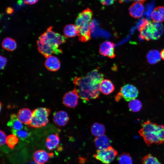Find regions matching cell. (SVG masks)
<instances>
[{
    "label": "cell",
    "instance_id": "obj_1",
    "mask_svg": "<svg viewBox=\"0 0 164 164\" xmlns=\"http://www.w3.org/2000/svg\"><path fill=\"white\" fill-rule=\"evenodd\" d=\"M73 83L79 98L84 102L97 98L100 94V86L101 81L87 74L84 77H76Z\"/></svg>",
    "mask_w": 164,
    "mask_h": 164
},
{
    "label": "cell",
    "instance_id": "obj_2",
    "mask_svg": "<svg viewBox=\"0 0 164 164\" xmlns=\"http://www.w3.org/2000/svg\"><path fill=\"white\" fill-rule=\"evenodd\" d=\"M138 133L148 146L164 142V126L148 120L141 124Z\"/></svg>",
    "mask_w": 164,
    "mask_h": 164
},
{
    "label": "cell",
    "instance_id": "obj_3",
    "mask_svg": "<svg viewBox=\"0 0 164 164\" xmlns=\"http://www.w3.org/2000/svg\"><path fill=\"white\" fill-rule=\"evenodd\" d=\"M92 11L87 8L80 13L75 22L79 41L86 42L91 39L90 24L93 16Z\"/></svg>",
    "mask_w": 164,
    "mask_h": 164
},
{
    "label": "cell",
    "instance_id": "obj_4",
    "mask_svg": "<svg viewBox=\"0 0 164 164\" xmlns=\"http://www.w3.org/2000/svg\"><path fill=\"white\" fill-rule=\"evenodd\" d=\"M138 28L140 38L147 41L158 39L162 34L164 30L161 23L149 21L145 19L142 20Z\"/></svg>",
    "mask_w": 164,
    "mask_h": 164
},
{
    "label": "cell",
    "instance_id": "obj_5",
    "mask_svg": "<svg viewBox=\"0 0 164 164\" xmlns=\"http://www.w3.org/2000/svg\"><path fill=\"white\" fill-rule=\"evenodd\" d=\"M52 27H49L39 37L37 41L41 44L50 47L58 49L59 46L66 42L67 37L52 30Z\"/></svg>",
    "mask_w": 164,
    "mask_h": 164
},
{
    "label": "cell",
    "instance_id": "obj_6",
    "mask_svg": "<svg viewBox=\"0 0 164 164\" xmlns=\"http://www.w3.org/2000/svg\"><path fill=\"white\" fill-rule=\"evenodd\" d=\"M50 110L45 108L40 107L33 110L29 127L39 128L45 126L49 122L48 118Z\"/></svg>",
    "mask_w": 164,
    "mask_h": 164
},
{
    "label": "cell",
    "instance_id": "obj_7",
    "mask_svg": "<svg viewBox=\"0 0 164 164\" xmlns=\"http://www.w3.org/2000/svg\"><path fill=\"white\" fill-rule=\"evenodd\" d=\"M138 93V91L135 86L126 84L121 87L120 91L115 96V99L116 101H118L123 98L125 101H129L136 99Z\"/></svg>",
    "mask_w": 164,
    "mask_h": 164
},
{
    "label": "cell",
    "instance_id": "obj_8",
    "mask_svg": "<svg viewBox=\"0 0 164 164\" xmlns=\"http://www.w3.org/2000/svg\"><path fill=\"white\" fill-rule=\"evenodd\" d=\"M118 154L117 151L110 146L105 149L97 150L94 157L104 164H109L114 160Z\"/></svg>",
    "mask_w": 164,
    "mask_h": 164
},
{
    "label": "cell",
    "instance_id": "obj_9",
    "mask_svg": "<svg viewBox=\"0 0 164 164\" xmlns=\"http://www.w3.org/2000/svg\"><path fill=\"white\" fill-rule=\"evenodd\" d=\"M79 98L77 90L74 88L72 91L68 92L64 95L62 100L63 103L68 108H74L78 104Z\"/></svg>",
    "mask_w": 164,
    "mask_h": 164
},
{
    "label": "cell",
    "instance_id": "obj_10",
    "mask_svg": "<svg viewBox=\"0 0 164 164\" xmlns=\"http://www.w3.org/2000/svg\"><path fill=\"white\" fill-rule=\"evenodd\" d=\"M114 46V43L111 41H104L100 45L99 53L104 56L110 58H113L115 56Z\"/></svg>",
    "mask_w": 164,
    "mask_h": 164
},
{
    "label": "cell",
    "instance_id": "obj_11",
    "mask_svg": "<svg viewBox=\"0 0 164 164\" xmlns=\"http://www.w3.org/2000/svg\"><path fill=\"white\" fill-rule=\"evenodd\" d=\"M69 118L66 112L60 111L56 112L53 115V120L55 123L60 127L65 126L68 122Z\"/></svg>",
    "mask_w": 164,
    "mask_h": 164
},
{
    "label": "cell",
    "instance_id": "obj_12",
    "mask_svg": "<svg viewBox=\"0 0 164 164\" xmlns=\"http://www.w3.org/2000/svg\"><path fill=\"white\" fill-rule=\"evenodd\" d=\"M143 3L135 2L129 7V12L130 15L135 18H139L142 15L144 11Z\"/></svg>",
    "mask_w": 164,
    "mask_h": 164
},
{
    "label": "cell",
    "instance_id": "obj_13",
    "mask_svg": "<svg viewBox=\"0 0 164 164\" xmlns=\"http://www.w3.org/2000/svg\"><path fill=\"white\" fill-rule=\"evenodd\" d=\"M44 65L46 68L51 71H56L60 67V61L59 59L52 55L46 58Z\"/></svg>",
    "mask_w": 164,
    "mask_h": 164
},
{
    "label": "cell",
    "instance_id": "obj_14",
    "mask_svg": "<svg viewBox=\"0 0 164 164\" xmlns=\"http://www.w3.org/2000/svg\"><path fill=\"white\" fill-rule=\"evenodd\" d=\"M53 156L52 152L47 153L45 151L41 150L35 152L33 155L35 161L39 164H44L47 162L50 157Z\"/></svg>",
    "mask_w": 164,
    "mask_h": 164
},
{
    "label": "cell",
    "instance_id": "obj_15",
    "mask_svg": "<svg viewBox=\"0 0 164 164\" xmlns=\"http://www.w3.org/2000/svg\"><path fill=\"white\" fill-rule=\"evenodd\" d=\"M32 111L29 108H23L18 111L17 117L18 120L22 124H29L32 116Z\"/></svg>",
    "mask_w": 164,
    "mask_h": 164
},
{
    "label": "cell",
    "instance_id": "obj_16",
    "mask_svg": "<svg viewBox=\"0 0 164 164\" xmlns=\"http://www.w3.org/2000/svg\"><path fill=\"white\" fill-rule=\"evenodd\" d=\"M94 144L97 150L107 148L111 145V141L108 137L105 135L96 137L94 140Z\"/></svg>",
    "mask_w": 164,
    "mask_h": 164
},
{
    "label": "cell",
    "instance_id": "obj_17",
    "mask_svg": "<svg viewBox=\"0 0 164 164\" xmlns=\"http://www.w3.org/2000/svg\"><path fill=\"white\" fill-rule=\"evenodd\" d=\"M114 86L110 80L103 79L100 86V92L104 95H108L112 93L114 90Z\"/></svg>",
    "mask_w": 164,
    "mask_h": 164
},
{
    "label": "cell",
    "instance_id": "obj_18",
    "mask_svg": "<svg viewBox=\"0 0 164 164\" xmlns=\"http://www.w3.org/2000/svg\"><path fill=\"white\" fill-rule=\"evenodd\" d=\"M60 142L59 137L57 133L50 135L47 138L46 145L48 149L50 151L58 146Z\"/></svg>",
    "mask_w": 164,
    "mask_h": 164
},
{
    "label": "cell",
    "instance_id": "obj_19",
    "mask_svg": "<svg viewBox=\"0 0 164 164\" xmlns=\"http://www.w3.org/2000/svg\"><path fill=\"white\" fill-rule=\"evenodd\" d=\"M154 22H160L164 21V7L159 6L155 8L151 14Z\"/></svg>",
    "mask_w": 164,
    "mask_h": 164
},
{
    "label": "cell",
    "instance_id": "obj_20",
    "mask_svg": "<svg viewBox=\"0 0 164 164\" xmlns=\"http://www.w3.org/2000/svg\"><path fill=\"white\" fill-rule=\"evenodd\" d=\"M91 130L92 135L96 137L104 135L106 130L103 125L97 122L94 123L92 125Z\"/></svg>",
    "mask_w": 164,
    "mask_h": 164
},
{
    "label": "cell",
    "instance_id": "obj_21",
    "mask_svg": "<svg viewBox=\"0 0 164 164\" xmlns=\"http://www.w3.org/2000/svg\"><path fill=\"white\" fill-rule=\"evenodd\" d=\"M2 45L3 48L10 51H12L15 50L17 46L16 41L12 38L9 37H6L3 39Z\"/></svg>",
    "mask_w": 164,
    "mask_h": 164
},
{
    "label": "cell",
    "instance_id": "obj_22",
    "mask_svg": "<svg viewBox=\"0 0 164 164\" xmlns=\"http://www.w3.org/2000/svg\"><path fill=\"white\" fill-rule=\"evenodd\" d=\"M161 58L160 53L156 50L150 51L146 55L148 61L151 64H155L159 61Z\"/></svg>",
    "mask_w": 164,
    "mask_h": 164
},
{
    "label": "cell",
    "instance_id": "obj_23",
    "mask_svg": "<svg viewBox=\"0 0 164 164\" xmlns=\"http://www.w3.org/2000/svg\"><path fill=\"white\" fill-rule=\"evenodd\" d=\"M63 32L67 37H73L77 36L78 31L75 25L69 24L66 25L64 28Z\"/></svg>",
    "mask_w": 164,
    "mask_h": 164
},
{
    "label": "cell",
    "instance_id": "obj_24",
    "mask_svg": "<svg viewBox=\"0 0 164 164\" xmlns=\"http://www.w3.org/2000/svg\"><path fill=\"white\" fill-rule=\"evenodd\" d=\"M8 125L12 128V131L20 130L23 127L22 123L14 114L12 115L10 121L8 123Z\"/></svg>",
    "mask_w": 164,
    "mask_h": 164
},
{
    "label": "cell",
    "instance_id": "obj_25",
    "mask_svg": "<svg viewBox=\"0 0 164 164\" xmlns=\"http://www.w3.org/2000/svg\"><path fill=\"white\" fill-rule=\"evenodd\" d=\"M142 104L139 100L135 99L129 101L128 107L129 110L133 112L139 111L142 108Z\"/></svg>",
    "mask_w": 164,
    "mask_h": 164
},
{
    "label": "cell",
    "instance_id": "obj_26",
    "mask_svg": "<svg viewBox=\"0 0 164 164\" xmlns=\"http://www.w3.org/2000/svg\"><path fill=\"white\" fill-rule=\"evenodd\" d=\"M119 164H132V159L130 155L127 153H123L118 157Z\"/></svg>",
    "mask_w": 164,
    "mask_h": 164
},
{
    "label": "cell",
    "instance_id": "obj_27",
    "mask_svg": "<svg viewBox=\"0 0 164 164\" xmlns=\"http://www.w3.org/2000/svg\"><path fill=\"white\" fill-rule=\"evenodd\" d=\"M141 162L143 164H161L156 158L150 154L144 156Z\"/></svg>",
    "mask_w": 164,
    "mask_h": 164
},
{
    "label": "cell",
    "instance_id": "obj_28",
    "mask_svg": "<svg viewBox=\"0 0 164 164\" xmlns=\"http://www.w3.org/2000/svg\"><path fill=\"white\" fill-rule=\"evenodd\" d=\"M19 140L18 137L15 134L9 135L7 137L6 143L8 146L12 150L17 143Z\"/></svg>",
    "mask_w": 164,
    "mask_h": 164
},
{
    "label": "cell",
    "instance_id": "obj_29",
    "mask_svg": "<svg viewBox=\"0 0 164 164\" xmlns=\"http://www.w3.org/2000/svg\"><path fill=\"white\" fill-rule=\"evenodd\" d=\"M14 134L22 140H24L29 137L30 135V132L27 129L22 128L18 131H12Z\"/></svg>",
    "mask_w": 164,
    "mask_h": 164
},
{
    "label": "cell",
    "instance_id": "obj_30",
    "mask_svg": "<svg viewBox=\"0 0 164 164\" xmlns=\"http://www.w3.org/2000/svg\"><path fill=\"white\" fill-rule=\"evenodd\" d=\"M0 145H4L5 142H6V135L5 133V132L0 130Z\"/></svg>",
    "mask_w": 164,
    "mask_h": 164
},
{
    "label": "cell",
    "instance_id": "obj_31",
    "mask_svg": "<svg viewBox=\"0 0 164 164\" xmlns=\"http://www.w3.org/2000/svg\"><path fill=\"white\" fill-rule=\"evenodd\" d=\"M0 69H3L5 67L7 62L6 58L4 56H0Z\"/></svg>",
    "mask_w": 164,
    "mask_h": 164
},
{
    "label": "cell",
    "instance_id": "obj_32",
    "mask_svg": "<svg viewBox=\"0 0 164 164\" xmlns=\"http://www.w3.org/2000/svg\"><path fill=\"white\" fill-rule=\"evenodd\" d=\"M117 0H99L101 3L104 5H109L114 3Z\"/></svg>",
    "mask_w": 164,
    "mask_h": 164
},
{
    "label": "cell",
    "instance_id": "obj_33",
    "mask_svg": "<svg viewBox=\"0 0 164 164\" xmlns=\"http://www.w3.org/2000/svg\"><path fill=\"white\" fill-rule=\"evenodd\" d=\"M26 4L29 5H32L36 3L38 0H23Z\"/></svg>",
    "mask_w": 164,
    "mask_h": 164
},
{
    "label": "cell",
    "instance_id": "obj_34",
    "mask_svg": "<svg viewBox=\"0 0 164 164\" xmlns=\"http://www.w3.org/2000/svg\"><path fill=\"white\" fill-rule=\"evenodd\" d=\"M160 53L161 58L164 60V48L161 51Z\"/></svg>",
    "mask_w": 164,
    "mask_h": 164
},
{
    "label": "cell",
    "instance_id": "obj_35",
    "mask_svg": "<svg viewBox=\"0 0 164 164\" xmlns=\"http://www.w3.org/2000/svg\"><path fill=\"white\" fill-rule=\"evenodd\" d=\"M120 3H122L125 2H128L132 0H118Z\"/></svg>",
    "mask_w": 164,
    "mask_h": 164
},
{
    "label": "cell",
    "instance_id": "obj_36",
    "mask_svg": "<svg viewBox=\"0 0 164 164\" xmlns=\"http://www.w3.org/2000/svg\"><path fill=\"white\" fill-rule=\"evenodd\" d=\"M135 2H140L142 3H143L144 2H145L146 0H133Z\"/></svg>",
    "mask_w": 164,
    "mask_h": 164
},
{
    "label": "cell",
    "instance_id": "obj_37",
    "mask_svg": "<svg viewBox=\"0 0 164 164\" xmlns=\"http://www.w3.org/2000/svg\"><path fill=\"white\" fill-rule=\"evenodd\" d=\"M7 11L8 13H11L12 12V9L8 8Z\"/></svg>",
    "mask_w": 164,
    "mask_h": 164
},
{
    "label": "cell",
    "instance_id": "obj_38",
    "mask_svg": "<svg viewBox=\"0 0 164 164\" xmlns=\"http://www.w3.org/2000/svg\"><path fill=\"white\" fill-rule=\"evenodd\" d=\"M29 164H39L35 162L32 161L30 162Z\"/></svg>",
    "mask_w": 164,
    "mask_h": 164
}]
</instances>
